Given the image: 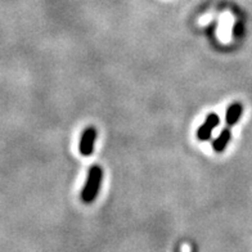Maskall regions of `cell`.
Here are the masks:
<instances>
[{
  "mask_svg": "<svg viewBox=\"0 0 252 252\" xmlns=\"http://www.w3.org/2000/svg\"><path fill=\"white\" fill-rule=\"evenodd\" d=\"M103 179V170L98 165L92 166L88 173L87 182L81 190V201L84 203H92L99 193L100 184Z\"/></svg>",
  "mask_w": 252,
  "mask_h": 252,
  "instance_id": "1",
  "label": "cell"
},
{
  "mask_svg": "<svg viewBox=\"0 0 252 252\" xmlns=\"http://www.w3.org/2000/svg\"><path fill=\"white\" fill-rule=\"evenodd\" d=\"M96 140V130L94 126H88L81 134V139L79 144V152L83 156H92L94 152V146Z\"/></svg>",
  "mask_w": 252,
  "mask_h": 252,
  "instance_id": "2",
  "label": "cell"
},
{
  "mask_svg": "<svg viewBox=\"0 0 252 252\" xmlns=\"http://www.w3.org/2000/svg\"><path fill=\"white\" fill-rule=\"evenodd\" d=\"M243 112V104L239 102L232 103L230 106L228 107L225 113V123L228 125V127L230 126H234L239 121L241 116H242Z\"/></svg>",
  "mask_w": 252,
  "mask_h": 252,
  "instance_id": "4",
  "label": "cell"
},
{
  "mask_svg": "<svg viewBox=\"0 0 252 252\" xmlns=\"http://www.w3.org/2000/svg\"><path fill=\"white\" fill-rule=\"evenodd\" d=\"M232 139V133L229 129H222L221 133L219 134V136L214 140L213 148L216 153H221L225 151V148L228 147L229 142Z\"/></svg>",
  "mask_w": 252,
  "mask_h": 252,
  "instance_id": "5",
  "label": "cell"
},
{
  "mask_svg": "<svg viewBox=\"0 0 252 252\" xmlns=\"http://www.w3.org/2000/svg\"><path fill=\"white\" fill-rule=\"evenodd\" d=\"M219 123L220 117L218 113H209L202 125L199 126L198 130H197V139L201 140V142L209 140L211 138V134H213L214 129L219 125Z\"/></svg>",
  "mask_w": 252,
  "mask_h": 252,
  "instance_id": "3",
  "label": "cell"
}]
</instances>
